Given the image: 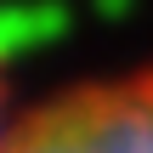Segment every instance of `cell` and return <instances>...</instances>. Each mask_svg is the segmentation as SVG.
<instances>
[{
	"instance_id": "1",
	"label": "cell",
	"mask_w": 153,
	"mask_h": 153,
	"mask_svg": "<svg viewBox=\"0 0 153 153\" xmlns=\"http://www.w3.org/2000/svg\"><path fill=\"white\" fill-rule=\"evenodd\" d=\"M0 153H153V68L79 79L23 119Z\"/></svg>"
},
{
	"instance_id": "2",
	"label": "cell",
	"mask_w": 153,
	"mask_h": 153,
	"mask_svg": "<svg viewBox=\"0 0 153 153\" xmlns=\"http://www.w3.org/2000/svg\"><path fill=\"white\" fill-rule=\"evenodd\" d=\"M6 131H11V125H0V148H6Z\"/></svg>"
}]
</instances>
